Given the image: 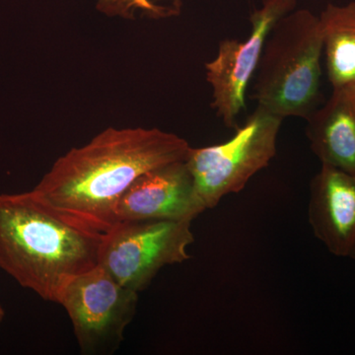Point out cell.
<instances>
[{"label": "cell", "instance_id": "obj_1", "mask_svg": "<svg viewBox=\"0 0 355 355\" xmlns=\"http://www.w3.org/2000/svg\"><path fill=\"white\" fill-rule=\"evenodd\" d=\"M190 147L159 128H109L58 158L32 191L64 218L105 234L132 184L151 170L184 160Z\"/></svg>", "mask_w": 355, "mask_h": 355}, {"label": "cell", "instance_id": "obj_2", "mask_svg": "<svg viewBox=\"0 0 355 355\" xmlns=\"http://www.w3.org/2000/svg\"><path fill=\"white\" fill-rule=\"evenodd\" d=\"M104 234L53 211L34 193H0V268L44 300L98 265Z\"/></svg>", "mask_w": 355, "mask_h": 355}, {"label": "cell", "instance_id": "obj_3", "mask_svg": "<svg viewBox=\"0 0 355 355\" xmlns=\"http://www.w3.org/2000/svg\"><path fill=\"white\" fill-rule=\"evenodd\" d=\"M323 53L318 16L301 9L280 18L266 39L256 70L253 98L258 106L282 120H307L322 99Z\"/></svg>", "mask_w": 355, "mask_h": 355}, {"label": "cell", "instance_id": "obj_4", "mask_svg": "<svg viewBox=\"0 0 355 355\" xmlns=\"http://www.w3.org/2000/svg\"><path fill=\"white\" fill-rule=\"evenodd\" d=\"M282 121L258 106L227 141L189 148L184 161L205 210L214 209L226 196L241 191L257 173L270 165L277 155Z\"/></svg>", "mask_w": 355, "mask_h": 355}, {"label": "cell", "instance_id": "obj_5", "mask_svg": "<svg viewBox=\"0 0 355 355\" xmlns=\"http://www.w3.org/2000/svg\"><path fill=\"white\" fill-rule=\"evenodd\" d=\"M191 221H123L105 233L98 265L121 286L139 293L164 266L191 259Z\"/></svg>", "mask_w": 355, "mask_h": 355}, {"label": "cell", "instance_id": "obj_6", "mask_svg": "<svg viewBox=\"0 0 355 355\" xmlns=\"http://www.w3.org/2000/svg\"><path fill=\"white\" fill-rule=\"evenodd\" d=\"M139 293L121 286L101 266L70 280L58 304L67 311L81 354H111L132 321Z\"/></svg>", "mask_w": 355, "mask_h": 355}, {"label": "cell", "instance_id": "obj_7", "mask_svg": "<svg viewBox=\"0 0 355 355\" xmlns=\"http://www.w3.org/2000/svg\"><path fill=\"white\" fill-rule=\"evenodd\" d=\"M296 0H263L250 17L251 32L244 41L219 42L214 60L205 64L212 89L211 108L229 128H238V116L246 109V92L256 73L266 39L280 18L294 10Z\"/></svg>", "mask_w": 355, "mask_h": 355}, {"label": "cell", "instance_id": "obj_8", "mask_svg": "<svg viewBox=\"0 0 355 355\" xmlns=\"http://www.w3.org/2000/svg\"><path fill=\"white\" fill-rule=\"evenodd\" d=\"M205 211L184 160L161 166L140 176L114 209L123 221H193Z\"/></svg>", "mask_w": 355, "mask_h": 355}, {"label": "cell", "instance_id": "obj_9", "mask_svg": "<svg viewBox=\"0 0 355 355\" xmlns=\"http://www.w3.org/2000/svg\"><path fill=\"white\" fill-rule=\"evenodd\" d=\"M308 220L331 254L355 259V174L322 165L311 180Z\"/></svg>", "mask_w": 355, "mask_h": 355}, {"label": "cell", "instance_id": "obj_10", "mask_svg": "<svg viewBox=\"0 0 355 355\" xmlns=\"http://www.w3.org/2000/svg\"><path fill=\"white\" fill-rule=\"evenodd\" d=\"M306 121L311 149L321 164L355 174V88L333 89Z\"/></svg>", "mask_w": 355, "mask_h": 355}, {"label": "cell", "instance_id": "obj_11", "mask_svg": "<svg viewBox=\"0 0 355 355\" xmlns=\"http://www.w3.org/2000/svg\"><path fill=\"white\" fill-rule=\"evenodd\" d=\"M319 18L331 87L355 88V1L328 4Z\"/></svg>", "mask_w": 355, "mask_h": 355}, {"label": "cell", "instance_id": "obj_12", "mask_svg": "<svg viewBox=\"0 0 355 355\" xmlns=\"http://www.w3.org/2000/svg\"><path fill=\"white\" fill-rule=\"evenodd\" d=\"M98 8L102 12L111 16H123L132 17L137 10L154 16H165L167 8L153 3L151 0H100Z\"/></svg>", "mask_w": 355, "mask_h": 355}, {"label": "cell", "instance_id": "obj_13", "mask_svg": "<svg viewBox=\"0 0 355 355\" xmlns=\"http://www.w3.org/2000/svg\"><path fill=\"white\" fill-rule=\"evenodd\" d=\"M4 315H6V312H4L3 308L0 305V323H1L2 320H3Z\"/></svg>", "mask_w": 355, "mask_h": 355}]
</instances>
